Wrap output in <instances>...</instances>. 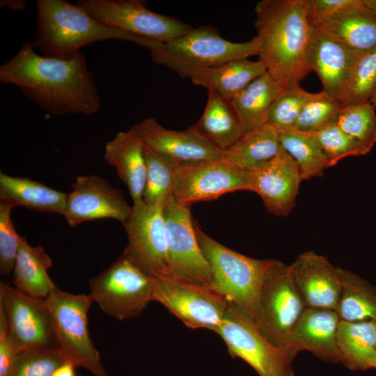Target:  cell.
I'll return each mask as SVG.
<instances>
[{"mask_svg": "<svg viewBox=\"0 0 376 376\" xmlns=\"http://www.w3.org/2000/svg\"><path fill=\"white\" fill-rule=\"evenodd\" d=\"M0 82L17 87L29 100L53 116L93 115L100 100L81 52L69 59L46 57L25 42L0 66Z\"/></svg>", "mask_w": 376, "mask_h": 376, "instance_id": "1", "label": "cell"}, {"mask_svg": "<svg viewBox=\"0 0 376 376\" xmlns=\"http://www.w3.org/2000/svg\"><path fill=\"white\" fill-rule=\"evenodd\" d=\"M254 10L258 61L283 88L299 85L311 71L308 55L314 26L308 0H262Z\"/></svg>", "mask_w": 376, "mask_h": 376, "instance_id": "2", "label": "cell"}, {"mask_svg": "<svg viewBox=\"0 0 376 376\" xmlns=\"http://www.w3.org/2000/svg\"><path fill=\"white\" fill-rule=\"evenodd\" d=\"M37 24L33 46L46 57L69 59L95 42L120 40L150 52L162 44L109 26L77 4L64 0H37Z\"/></svg>", "mask_w": 376, "mask_h": 376, "instance_id": "3", "label": "cell"}, {"mask_svg": "<svg viewBox=\"0 0 376 376\" xmlns=\"http://www.w3.org/2000/svg\"><path fill=\"white\" fill-rule=\"evenodd\" d=\"M260 42L251 40L236 42L224 38L212 26L192 28L185 34L150 52L151 59L176 73L191 79L198 73L230 61L258 55Z\"/></svg>", "mask_w": 376, "mask_h": 376, "instance_id": "4", "label": "cell"}, {"mask_svg": "<svg viewBox=\"0 0 376 376\" xmlns=\"http://www.w3.org/2000/svg\"><path fill=\"white\" fill-rule=\"evenodd\" d=\"M197 238L210 265L212 288L253 320L263 283L274 259H256L219 243L195 224Z\"/></svg>", "mask_w": 376, "mask_h": 376, "instance_id": "5", "label": "cell"}, {"mask_svg": "<svg viewBox=\"0 0 376 376\" xmlns=\"http://www.w3.org/2000/svg\"><path fill=\"white\" fill-rule=\"evenodd\" d=\"M45 301L50 311L56 345L65 361L94 376H108L88 328L90 294H72L56 287Z\"/></svg>", "mask_w": 376, "mask_h": 376, "instance_id": "6", "label": "cell"}, {"mask_svg": "<svg viewBox=\"0 0 376 376\" xmlns=\"http://www.w3.org/2000/svg\"><path fill=\"white\" fill-rule=\"evenodd\" d=\"M89 287L100 309L120 320L139 317L154 301L155 278L123 255L92 277Z\"/></svg>", "mask_w": 376, "mask_h": 376, "instance_id": "7", "label": "cell"}, {"mask_svg": "<svg viewBox=\"0 0 376 376\" xmlns=\"http://www.w3.org/2000/svg\"><path fill=\"white\" fill-rule=\"evenodd\" d=\"M214 332L232 357L244 361L259 376H295L288 352L269 342L254 321L232 303Z\"/></svg>", "mask_w": 376, "mask_h": 376, "instance_id": "8", "label": "cell"}, {"mask_svg": "<svg viewBox=\"0 0 376 376\" xmlns=\"http://www.w3.org/2000/svg\"><path fill=\"white\" fill-rule=\"evenodd\" d=\"M306 305L289 265L275 260L263 283L253 321L259 331L283 350Z\"/></svg>", "mask_w": 376, "mask_h": 376, "instance_id": "9", "label": "cell"}, {"mask_svg": "<svg viewBox=\"0 0 376 376\" xmlns=\"http://www.w3.org/2000/svg\"><path fill=\"white\" fill-rule=\"evenodd\" d=\"M123 225L127 236L123 256L153 278H177L169 252L163 205L133 203Z\"/></svg>", "mask_w": 376, "mask_h": 376, "instance_id": "10", "label": "cell"}, {"mask_svg": "<svg viewBox=\"0 0 376 376\" xmlns=\"http://www.w3.org/2000/svg\"><path fill=\"white\" fill-rule=\"evenodd\" d=\"M77 4L106 25L161 44L192 29L178 19L150 10L141 0H81Z\"/></svg>", "mask_w": 376, "mask_h": 376, "instance_id": "11", "label": "cell"}, {"mask_svg": "<svg viewBox=\"0 0 376 376\" xmlns=\"http://www.w3.org/2000/svg\"><path fill=\"white\" fill-rule=\"evenodd\" d=\"M154 301L187 327L214 332L230 303L210 286L179 278H155Z\"/></svg>", "mask_w": 376, "mask_h": 376, "instance_id": "12", "label": "cell"}, {"mask_svg": "<svg viewBox=\"0 0 376 376\" xmlns=\"http://www.w3.org/2000/svg\"><path fill=\"white\" fill-rule=\"evenodd\" d=\"M169 252L177 278L212 288V275L199 244L190 205L178 202L173 194L163 204Z\"/></svg>", "mask_w": 376, "mask_h": 376, "instance_id": "13", "label": "cell"}, {"mask_svg": "<svg viewBox=\"0 0 376 376\" xmlns=\"http://www.w3.org/2000/svg\"><path fill=\"white\" fill-rule=\"evenodd\" d=\"M0 306L5 312L16 353L56 347L51 314L45 299L25 295L1 281Z\"/></svg>", "mask_w": 376, "mask_h": 376, "instance_id": "14", "label": "cell"}, {"mask_svg": "<svg viewBox=\"0 0 376 376\" xmlns=\"http://www.w3.org/2000/svg\"><path fill=\"white\" fill-rule=\"evenodd\" d=\"M248 172L224 157L175 171L172 194L182 204L217 199L238 190H247Z\"/></svg>", "mask_w": 376, "mask_h": 376, "instance_id": "15", "label": "cell"}, {"mask_svg": "<svg viewBox=\"0 0 376 376\" xmlns=\"http://www.w3.org/2000/svg\"><path fill=\"white\" fill-rule=\"evenodd\" d=\"M145 147L177 168L193 166L224 157V152L202 138L191 127L184 131L169 130L155 118L134 125Z\"/></svg>", "mask_w": 376, "mask_h": 376, "instance_id": "16", "label": "cell"}, {"mask_svg": "<svg viewBox=\"0 0 376 376\" xmlns=\"http://www.w3.org/2000/svg\"><path fill=\"white\" fill-rule=\"evenodd\" d=\"M132 210L121 191L99 175L78 176L68 193L63 217L75 227L86 221L113 219L123 223Z\"/></svg>", "mask_w": 376, "mask_h": 376, "instance_id": "17", "label": "cell"}, {"mask_svg": "<svg viewBox=\"0 0 376 376\" xmlns=\"http://www.w3.org/2000/svg\"><path fill=\"white\" fill-rule=\"evenodd\" d=\"M301 181L297 164L282 148L271 160L248 172L247 190L258 194L270 213L285 216L295 205Z\"/></svg>", "mask_w": 376, "mask_h": 376, "instance_id": "18", "label": "cell"}, {"mask_svg": "<svg viewBox=\"0 0 376 376\" xmlns=\"http://www.w3.org/2000/svg\"><path fill=\"white\" fill-rule=\"evenodd\" d=\"M289 267L306 307L336 311L342 290L340 267L313 251L299 255Z\"/></svg>", "mask_w": 376, "mask_h": 376, "instance_id": "19", "label": "cell"}, {"mask_svg": "<svg viewBox=\"0 0 376 376\" xmlns=\"http://www.w3.org/2000/svg\"><path fill=\"white\" fill-rule=\"evenodd\" d=\"M359 54L314 26L308 55L310 68L318 75L322 91L342 104Z\"/></svg>", "mask_w": 376, "mask_h": 376, "instance_id": "20", "label": "cell"}, {"mask_svg": "<svg viewBox=\"0 0 376 376\" xmlns=\"http://www.w3.org/2000/svg\"><path fill=\"white\" fill-rule=\"evenodd\" d=\"M340 320L336 311L306 307L292 329L285 350L292 360L306 350L323 360L340 362L336 340Z\"/></svg>", "mask_w": 376, "mask_h": 376, "instance_id": "21", "label": "cell"}, {"mask_svg": "<svg viewBox=\"0 0 376 376\" xmlns=\"http://www.w3.org/2000/svg\"><path fill=\"white\" fill-rule=\"evenodd\" d=\"M312 22L315 28L357 52L376 47V15L363 0H352L334 13Z\"/></svg>", "mask_w": 376, "mask_h": 376, "instance_id": "22", "label": "cell"}, {"mask_svg": "<svg viewBox=\"0 0 376 376\" xmlns=\"http://www.w3.org/2000/svg\"><path fill=\"white\" fill-rule=\"evenodd\" d=\"M104 157L127 186L133 203L143 201L146 180L144 145L134 126L107 143Z\"/></svg>", "mask_w": 376, "mask_h": 376, "instance_id": "23", "label": "cell"}, {"mask_svg": "<svg viewBox=\"0 0 376 376\" xmlns=\"http://www.w3.org/2000/svg\"><path fill=\"white\" fill-rule=\"evenodd\" d=\"M190 127L223 152L231 148L244 134L230 100L212 91H208L201 116Z\"/></svg>", "mask_w": 376, "mask_h": 376, "instance_id": "24", "label": "cell"}, {"mask_svg": "<svg viewBox=\"0 0 376 376\" xmlns=\"http://www.w3.org/2000/svg\"><path fill=\"white\" fill-rule=\"evenodd\" d=\"M68 193L26 177L0 173V203L22 206L31 210L63 215Z\"/></svg>", "mask_w": 376, "mask_h": 376, "instance_id": "25", "label": "cell"}, {"mask_svg": "<svg viewBox=\"0 0 376 376\" xmlns=\"http://www.w3.org/2000/svg\"><path fill=\"white\" fill-rule=\"evenodd\" d=\"M52 267V260L44 247L31 246L22 237L12 273L14 288L29 296L45 299L56 287L48 274Z\"/></svg>", "mask_w": 376, "mask_h": 376, "instance_id": "26", "label": "cell"}, {"mask_svg": "<svg viewBox=\"0 0 376 376\" xmlns=\"http://www.w3.org/2000/svg\"><path fill=\"white\" fill-rule=\"evenodd\" d=\"M282 89L280 83L267 71L230 100L244 132L268 123L271 107Z\"/></svg>", "mask_w": 376, "mask_h": 376, "instance_id": "27", "label": "cell"}, {"mask_svg": "<svg viewBox=\"0 0 376 376\" xmlns=\"http://www.w3.org/2000/svg\"><path fill=\"white\" fill-rule=\"evenodd\" d=\"M267 72L260 61L248 58L228 61L218 66L203 70L191 81L195 85L212 91L231 100L251 82Z\"/></svg>", "mask_w": 376, "mask_h": 376, "instance_id": "28", "label": "cell"}, {"mask_svg": "<svg viewBox=\"0 0 376 376\" xmlns=\"http://www.w3.org/2000/svg\"><path fill=\"white\" fill-rule=\"evenodd\" d=\"M337 345L341 361L353 370L374 368L376 361V320H340Z\"/></svg>", "mask_w": 376, "mask_h": 376, "instance_id": "29", "label": "cell"}, {"mask_svg": "<svg viewBox=\"0 0 376 376\" xmlns=\"http://www.w3.org/2000/svg\"><path fill=\"white\" fill-rule=\"evenodd\" d=\"M282 150L279 131L269 123L249 132L224 152V158L249 172L276 157Z\"/></svg>", "mask_w": 376, "mask_h": 376, "instance_id": "30", "label": "cell"}, {"mask_svg": "<svg viewBox=\"0 0 376 376\" xmlns=\"http://www.w3.org/2000/svg\"><path fill=\"white\" fill-rule=\"evenodd\" d=\"M342 290L336 309L340 320H376V288L356 274L340 267Z\"/></svg>", "mask_w": 376, "mask_h": 376, "instance_id": "31", "label": "cell"}, {"mask_svg": "<svg viewBox=\"0 0 376 376\" xmlns=\"http://www.w3.org/2000/svg\"><path fill=\"white\" fill-rule=\"evenodd\" d=\"M281 148L297 164L302 180L323 175L329 159L311 132L295 129L279 131Z\"/></svg>", "mask_w": 376, "mask_h": 376, "instance_id": "32", "label": "cell"}, {"mask_svg": "<svg viewBox=\"0 0 376 376\" xmlns=\"http://www.w3.org/2000/svg\"><path fill=\"white\" fill-rule=\"evenodd\" d=\"M335 123L370 150L376 143L375 107L369 102L343 105Z\"/></svg>", "mask_w": 376, "mask_h": 376, "instance_id": "33", "label": "cell"}, {"mask_svg": "<svg viewBox=\"0 0 376 376\" xmlns=\"http://www.w3.org/2000/svg\"><path fill=\"white\" fill-rule=\"evenodd\" d=\"M144 153L146 180L143 201L148 205H163L166 198L172 194L178 168L145 146Z\"/></svg>", "mask_w": 376, "mask_h": 376, "instance_id": "34", "label": "cell"}, {"mask_svg": "<svg viewBox=\"0 0 376 376\" xmlns=\"http://www.w3.org/2000/svg\"><path fill=\"white\" fill-rule=\"evenodd\" d=\"M315 94L300 84L283 88L271 107L268 123L279 131L293 129L302 109Z\"/></svg>", "mask_w": 376, "mask_h": 376, "instance_id": "35", "label": "cell"}, {"mask_svg": "<svg viewBox=\"0 0 376 376\" xmlns=\"http://www.w3.org/2000/svg\"><path fill=\"white\" fill-rule=\"evenodd\" d=\"M65 362L56 347L29 349L17 353L8 376H52Z\"/></svg>", "mask_w": 376, "mask_h": 376, "instance_id": "36", "label": "cell"}, {"mask_svg": "<svg viewBox=\"0 0 376 376\" xmlns=\"http://www.w3.org/2000/svg\"><path fill=\"white\" fill-rule=\"evenodd\" d=\"M376 91V47L359 54L343 105L368 102Z\"/></svg>", "mask_w": 376, "mask_h": 376, "instance_id": "37", "label": "cell"}, {"mask_svg": "<svg viewBox=\"0 0 376 376\" xmlns=\"http://www.w3.org/2000/svg\"><path fill=\"white\" fill-rule=\"evenodd\" d=\"M327 155L329 167L349 156L368 154L370 150L343 131L335 123L311 132Z\"/></svg>", "mask_w": 376, "mask_h": 376, "instance_id": "38", "label": "cell"}, {"mask_svg": "<svg viewBox=\"0 0 376 376\" xmlns=\"http://www.w3.org/2000/svg\"><path fill=\"white\" fill-rule=\"evenodd\" d=\"M343 104L324 91L315 93L305 105L293 129L313 132L335 123Z\"/></svg>", "mask_w": 376, "mask_h": 376, "instance_id": "39", "label": "cell"}, {"mask_svg": "<svg viewBox=\"0 0 376 376\" xmlns=\"http://www.w3.org/2000/svg\"><path fill=\"white\" fill-rule=\"evenodd\" d=\"M13 208L11 205L0 203V272L2 275L13 273L22 237L11 219Z\"/></svg>", "mask_w": 376, "mask_h": 376, "instance_id": "40", "label": "cell"}, {"mask_svg": "<svg viewBox=\"0 0 376 376\" xmlns=\"http://www.w3.org/2000/svg\"><path fill=\"white\" fill-rule=\"evenodd\" d=\"M17 353L8 330L5 312L0 306V376H8Z\"/></svg>", "mask_w": 376, "mask_h": 376, "instance_id": "41", "label": "cell"}, {"mask_svg": "<svg viewBox=\"0 0 376 376\" xmlns=\"http://www.w3.org/2000/svg\"><path fill=\"white\" fill-rule=\"evenodd\" d=\"M352 0H308L311 19L329 16L351 2Z\"/></svg>", "mask_w": 376, "mask_h": 376, "instance_id": "42", "label": "cell"}, {"mask_svg": "<svg viewBox=\"0 0 376 376\" xmlns=\"http://www.w3.org/2000/svg\"><path fill=\"white\" fill-rule=\"evenodd\" d=\"M75 368L72 363L65 361L60 367H58L52 376H77Z\"/></svg>", "mask_w": 376, "mask_h": 376, "instance_id": "43", "label": "cell"}, {"mask_svg": "<svg viewBox=\"0 0 376 376\" xmlns=\"http://www.w3.org/2000/svg\"><path fill=\"white\" fill-rule=\"evenodd\" d=\"M1 7H7L12 10H22L26 9V3L22 0H1Z\"/></svg>", "mask_w": 376, "mask_h": 376, "instance_id": "44", "label": "cell"}, {"mask_svg": "<svg viewBox=\"0 0 376 376\" xmlns=\"http://www.w3.org/2000/svg\"><path fill=\"white\" fill-rule=\"evenodd\" d=\"M365 6L376 15V0H363Z\"/></svg>", "mask_w": 376, "mask_h": 376, "instance_id": "45", "label": "cell"}, {"mask_svg": "<svg viewBox=\"0 0 376 376\" xmlns=\"http://www.w3.org/2000/svg\"><path fill=\"white\" fill-rule=\"evenodd\" d=\"M369 102H370L373 105H374L376 107V91L371 97Z\"/></svg>", "mask_w": 376, "mask_h": 376, "instance_id": "46", "label": "cell"}, {"mask_svg": "<svg viewBox=\"0 0 376 376\" xmlns=\"http://www.w3.org/2000/svg\"><path fill=\"white\" fill-rule=\"evenodd\" d=\"M374 368H376V361H375V366H374Z\"/></svg>", "mask_w": 376, "mask_h": 376, "instance_id": "47", "label": "cell"}]
</instances>
